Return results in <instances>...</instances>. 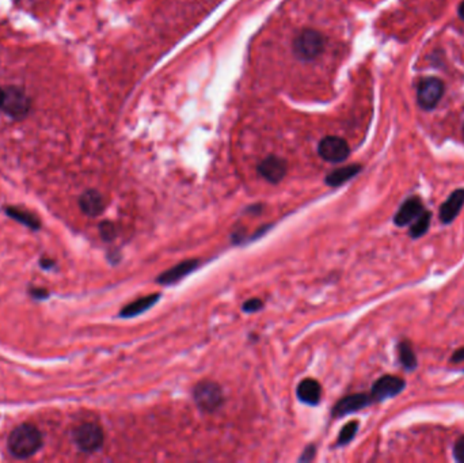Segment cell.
<instances>
[{
	"instance_id": "6da1fadb",
	"label": "cell",
	"mask_w": 464,
	"mask_h": 463,
	"mask_svg": "<svg viewBox=\"0 0 464 463\" xmlns=\"http://www.w3.org/2000/svg\"><path fill=\"white\" fill-rule=\"evenodd\" d=\"M42 446V436L38 428L32 424L18 425L8 436L7 447L17 460L33 457Z\"/></svg>"
},
{
	"instance_id": "7a4b0ae2",
	"label": "cell",
	"mask_w": 464,
	"mask_h": 463,
	"mask_svg": "<svg viewBox=\"0 0 464 463\" xmlns=\"http://www.w3.org/2000/svg\"><path fill=\"white\" fill-rule=\"evenodd\" d=\"M32 100L24 88L7 87L4 90L0 109L12 120H24L30 113Z\"/></svg>"
},
{
	"instance_id": "3957f363",
	"label": "cell",
	"mask_w": 464,
	"mask_h": 463,
	"mask_svg": "<svg viewBox=\"0 0 464 463\" xmlns=\"http://www.w3.org/2000/svg\"><path fill=\"white\" fill-rule=\"evenodd\" d=\"M324 48V39L321 33L306 29L300 32L293 41V50L296 56L301 60H314L322 53Z\"/></svg>"
},
{
	"instance_id": "277c9868",
	"label": "cell",
	"mask_w": 464,
	"mask_h": 463,
	"mask_svg": "<svg viewBox=\"0 0 464 463\" xmlns=\"http://www.w3.org/2000/svg\"><path fill=\"white\" fill-rule=\"evenodd\" d=\"M104 431L98 424L84 423L75 428L73 442L76 447L83 453H95L104 444Z\"/></svg>"
},
{
	"instance_id": "5b68a950",
	"label": "cell",
	"mask_w": 464,
	"mask_h": 463,
	"mask_svg": "<svg viewBox=\"0 0 464 463\" xmlns=\"http://www.w3.org/2000/svg\"><path fill=\"white\" fill-rule=\"evenodd\" d=\"M193 397L197 406L204 412L217 410L224 401L221 387L211 381H204L194 387Z\"/></svg>"
},
{
	"instance_id": "8992f818",
	"label": "cell",
	"mask_w": 464,
	"mask_h": 463,
	"mask_svg": "<svg viewBox=\"0 0 464 463\" xmlns=\"http://www.w3.org/2000/svg\"><path fill=\"white\" fill-rule=\"evenodd\" d=\"M444 93L443 82L437 77H425L420 82L418 90H417V98L420 105L430 111L437 106V104L441 100V95Z\"/></svg>"
},
{
	"instance_id": "52a82bcc",
	"label": "cell",
	"mask_w": 464,
	"mask_h": 463,
	"mask_svg": "<svg viewBox=\"0 0 464 463\" xmlns=\"http://www.w3.org/2000/svg\"><path fill=\"white\" fill-rule=\"evenodd\" d=\"M318 153L327 162L340 163L349 156L351 149L344 139L337 136H327L319 143Z\"/></svg>"
},
{
	"instance_id": "ba28073f",
	"label": "cell",
	"mask_w": 464,
	"mask_h": 463,
	"mask_svg": "<svg viewBox=\"0 0 464 463\" xmlns=\"http://www.w3.org/2000/svg\"><path fill=\"white\" fill-rule=\"evenodd\" d=\"M405 386H406V382L402 378L395 377V375H384L373 384L371 397L375 401H383L387 398H393L399 393H402Z\"/></svg>"
},
{
	"instance_id": "9c48e42d",
	"label": "cell",
	"mask_w": 464,
	"mask_h": 463,
	"mask_svg": "<svg viewBox=\"0 0 464 463\" xmlns=\"http://www.w3.org/2000/svg\"><path fill=\"white\" fill-rule=\"evenodd\" d=\"M372 397L368 394H352L341 401L337 402V405L333 409V416L334 417H344L346 415L355 413L358 410H361L372 404Z\"/></svg>"
},
{
	"instance_id": "30bf717a",
	"label": "cell",
	"mask_w": 464,
	"mask_h": 463,
	"mask_svg": "<svg viewBox=\"0 0 464 463\" xmlns=\"http://www.w3.org/2000/svg\"><path fill=\"white\" fill-rule=\"evenodd\" d=\"M423 212H424V205H423L421 198L410 197L400 205V208L395 214L393 222L398 227H405V226H409L413 220H416Z\"/></svg>"
},
{
	"instance_id": "8fae6325",
	"label": "cell",
	"mask_w": 464,
	"mask_h": 463,
	"mask_svg": "<svg viewBox=\"0 0 464 463\" xmlns=\"http://www.w3.org/2000/svg\"><path fill=\"white\" fill-rule=\"evenodd\" d=\"M259 174L269 182L277 184L286 174V162L279 156H268L258 166Z\"/></svg>"
},
{
	"instance_id": "7c38bea8",
	"label": "cell",
	"mask_w": 464,
	"mask_h": 463,
	"mask_svg": "<svg viewBox=\"0 0 464 463\" xmlns=\"http://www.w3.org/2000/svg\"><path fill=\"white\" fill-rule=\"evenodd\" d=\"M464 207V189H458L455 192H452L451 196L445 200V202L440 207V212H438V218L441 220V223L444 225H449L452 223L459 212L462 211Z\"/></svg>"
},
{
	"instance_id": "4fadbf2b",
	"label": "cell",
	"mask_w": 464,
	"mask_h": 463,
	"mask_svg": "<svg viewBox=\"0 0 464 463\" xmlns=\"http://www.w3.org/2000/svg\"><path fill=\"white\" fill-rule=\"evenodd\" d=\"M197 267H198V260L183 261L178 265L173 267L171 270L163 272L160 276H158L156 281L162 285H171L174 283H178L179 280H182L183 277H186L192 272H194Z\"/></svg>"
},
{
	"instance_id": "5bb4252c",
	"label": "cell",
	"mask_w": 464,
	"mask_h": 463,
	"mask_svg": "<svg viewBox=\"0 0 464 463\" xmlns=\"http://www.w3.org/2000/svg\"><path fill=\"white\" fill-rule=\"evenodd\" d=\"M80 209L89 216H98L104 212L106 202L104 196L97 191H86L79 198Z\"/></svg>"
},
{
	"instance_id": "9a60e30c",
	"label": "cell",
	"mask_w": 464,
	"mask_h": 463,
	"mask_svg": "<svg viewBox=\"0 0 464 463\" xmlns=\"http://www.w3.org/2000/svg\"><path fill=\"white\" fill-rule=\"evenodd\" d=\"M297 397L304 404L318 405L321 402V385L315 379H304L297 386Z\"/></svg>"
},
{
	"instance_id": "2e32d148",
	"label": "cell",
	"mask_w": 464,
	"mask_h": 463,
	"mask_svg": "<svg viewBox=\"0 0 464 463\" xmlns=\"http://www.w3.org/2000/svg\"><path fill=\"white\" fill-rule=\"evenodd\" d=\"M159 298H160V294H152V295L140 298V299L129 303L128 306H125L124 309L121 310L120 316H122V318L138 316V315L143 314L144 311L151 309L158 302Z\"/></svg>"
},
{
	"instance_id": "e0dca14e",
	"label": "cell",
	"mask_w": 464,
	"mask_h": 463,
	"mask_svg": "<svg viewBox=\"0 0 464 463\" xmlns=\"http://www.w3.org/2000/svg\"><path fill=\"white\" fill-rule=\"evenodd\" d=\"M6 214L7 216L12 218L15 222L29 227L30 230H39L41 229V222L39 219L37 218L36 215H33L32 212H28L22 208H18V207H7L6 208Z\"/></svg>"
},
{
	"instance_id": "ac0fdd59",
	"label": "cell",
	"mask_w": 464,
	"mask_h": 463,
	"mask_svg": "<svg viewBox=\"0 0 464 463\" xmlns=\"http://www.w3.org/2000/svg\"><path fill=\"white\" fill-rule=\"evenodd\" d=\"M360 170H361L360 164H351L346 167L337 169L326 177V184L330 187H340L346 181H349L351 178H353L355 176H358Z\"/></svg>"
},
{
	"instance_id": "d6986e66",
	"label": "cell",
	"mask_w": 464,
	"mask_h": 463,
	"mask_svg": "<svg viewBox=\"0 0 464 463\" xmlns=\"http://www.w3.org/2000/svg\"><path fill=\"white\" fill-rule=\"evenodd\" d=\"M399 360L405 370L413 371L417 367V357L411 346L407 341L399 344Z\"/></svg>"
},
{
	"instance_id": "ffe728a7",
	"label": "cell",
	"mask_w": 464,
	"mask_h": 463,
	"mask_svg": "<svg viewBox=\"0 0 464 463\" xmlns=\"http://www.w3.org/2000/svg\"><path fill=\"white\" fill-rule=\"evenodd\" d=\"M430 219H431V215L428 211H424L416 220V223L411 226L410 229V236L417 239V238H421L423 235H425L427 232L429 230V226H430Z\"/></svg>"
},
{
	"instance_id": "44dd1931",
	"label": "cell",
	"mask_w": 464,
	"mask_h": 463,
	"mask_svg": "<svg viewBox=\"0 0 464 463\" xmlns=\"http://www.w3.org/2000/svg\"><path fill=\"white\" fill-rule=\"evenodd\" d=\"M358 429V422H351L348 424L345 425L338 436V446H345L348 444L349 442H352V439L356 436Z\"/></svg>"
},
{
	"instance_id": "7402d4cb",
	"label": "cell",
	"mask_w": 464,
	"mask_h": 463,
	"mask_svg": "<svg viewBox=\"0 0 464 463\" xmlns=\"http://www.w3.org/2000/svg\"><path fill=\"white\" fill-rule=\"evenodd\" d=\"M100 232L105 240H111L115 236V227L110 222H102L100 226Z\"/></svg>"
},
{
	"instance_id": "603a6c76",
	"label": "cell",
	"mask_w": 464,
	"mask_h": 463,
	"mask_svg": "<svg viewBox=\"0 0 464 463\" xmlns=\"http://www.w3.org/2000/svg\"><path fill=\"white\" fill-rule=\"evenodd\" d=\"M263 308V302L258 298H254V299H249L245 305H243V311L246 312H254V311H258Z\"/></svg>"
},
{
	"instance_id": "cb8c5ba5",
	"label": "cell",
	"mask_w": 464,
	"mask_h": 463,
	"mask_svg": "<svg viewBox=\"0 0 464 463\" xmlns=\"http://www.w3.org/2000/svg\"><path fill=\"white\" fill-rule=\"evenodd\" d=\"M454 457L458 462L464 463V436H462L454 448Z\"/></svg>"
},
{
	"instance_id": "d4e9b609",
	"label": "cell",
	"mask_w": 464,
	"mask_h": 463,
	"mask_svg": "<svg viewBox=\"0 0 464 463\" xmlns=\"http://www.w3.org/2000/svg\"><path fill=\"white\" fill-rule=\"evenodd\" d=\"M30 295L36 299V301H45L49 296V292L45 288H32L30 290Z\"/></svg>"
},
{
	"instance_id": "484cf974",
	"label": "cell",
	"mask_w": 464,
	"mask_h": 463,
	"mask_svg": "<svg viewBox=\"0 0 464 463\" xmlns=\"http://www.w3.org/2000/svg\"><path fill=\"white\" fill-rule=\"evenodd\" d=\"M315 455V447L314 446H310L306 448V451L303 453V455L300 457V462H304V461H311Z\"/></svg>"
},
{
	"instance_id": "4316f807",
	"label": "cell",
	"mask_w": 464,
	"mask_h": 463,
	"mask_svg": "<svg viewBox=\"0 0 464 463\" xmlns=\"http://www.w3.org/2000/svg\"><path fill=\"white\" fill-rule=\"evenodd\" d=\"M451 361L452 363H462V361H464V348H461L456 352H454V355L451 357Z\"/></svg>"
},
{
	"instance_id": "83f0119b",
	"label": "cell",
	"mask_w": 464,
	"mask_h": 463,
	"mask_svg": "<svg viewBox=\"0 0 464 463\" xmlns=\"http://www.w3.org/2000/svg\"><path fill=\"white\" fill-rule=\"evenodd\" d=\"M39 265H41L42 270H52L55 267V261L49 260V258H42L39 261Z\"/></svg>"
},
{
	"instance_id": "f1b7e54d",
	"label": "cell",
	"mask_w": 464,
	"mask_h": 463,
	"mask_svg": "<svg viewBox=\"0 0 464 463\" xmlns=\"http://www.w3.org/2000/svg\"><path fill=\"white\" fill-rule=\"evenodd\" d=\"M459 15H461V17H462V18L464 19V0L463 3L461 4V7H459Z\"/></svg>"
},
{
	"instance_id": "f546056e",
	"label": "cell",
	"mask_w": 464,
	"mask_h": 463,
	"mask_svg": "<svg viewBox=\"0 0 464 463\" xmlns=\"http://www.w3.org/2000/svg\"><path fill=\"white\" fill-rule=\"evenodd\" d=\"M3 95H4V90L0 87V106H1V101H3Z\"/></svg>"
}]
</instances>
